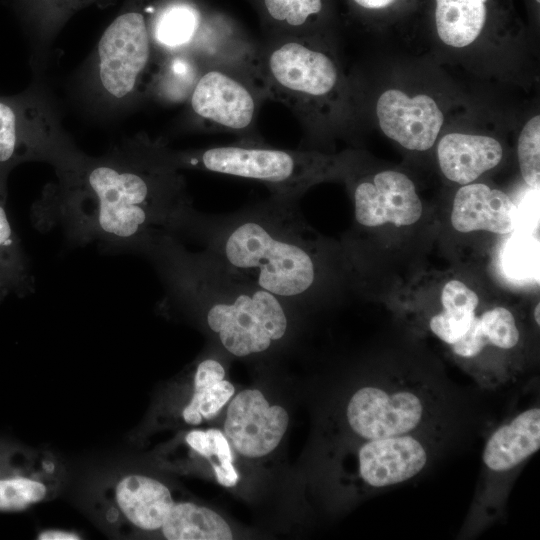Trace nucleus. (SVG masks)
<instances>
[{
    "label": "nucleus",
    "instance_id": "obj_18",
    "mask_svg": "<svg viewBox=\"0 0 540 540\" xmlns=\"http://www.w3.org/2000/svg\"><path fill=\"white\" fill-rule=\"evenodd\" d=\"M437 157L448 180L466 185L495 168L503 158V148L490 136L453 132L440 139Z\"/></svg>",
    "mask_w": 540,
    "mask_h": 540
},
{
    "label": "nucleus",
    "instance_id": "obj_25",
    "mask_svg": "<svg viewBox=\"0 0 540 540\" xmlns=\"http://www.w3.org/2000/svg\"><path fill=\"white\" fill-rule=\"evenodd\" d=\"M501 252L505 275L514 281L536 280L539 274L538 240L526 232L513 231Z\"/></svg>",
    "mask_w": 540,
    "mask_h": 540
},
{
    "label": "nucleus",
    "instance_id": "obj_6",
    "mask_svg": "<svg viewBox=\"0 0 540 540\" xmlns=\"http://www.w3.org/2000/svg\"><path fill=\"white\" fill-rule=\"evenodd\" d=\"M265 99L251 65L216 62L205 65L187 100L198 127L258 140L253 132Z\"/></svg>",
    "mask_w": 540,
    "mask_h": 540
},
{
    "label": "nucleus",
    "instance_id": "obj_1",
    "mask_svg": "<svg viewBox=\"0 0 540 540\" xmlns=\"http://www.w3.org/2000/svg\"><path fill=\"white\" fill-rule=\"evenodd\" d=\"M59 182L32 207L39 227L60 226L75 244L97 242L123 252L158 231L177 235L194 208L179 170L158 143H139L124 153L84 155L58 171Z\"/></svg>",
    "mask_w": 540,
    "mask_h": 540
},
{
    "label": "nucleus",
    "instance_id": "obj_11",
    "mask_svg": "<svg viewBox=\"0 0 540 540\" xmlns=\"http://www.w3.org/2000/svg\"><path fill=\"white\" fill-rule=\"evenodd\" d=\"M540 448V408H527L488 436L482 452L485 487L481 504L486 507L496 489L503 490V482L512 477Z\"/></svg>",
    "mask_w": 540,
    "mask_h": 540
},
{
    "label": "nucleus",
    "instance_id": "obj_15",
    "mask_svg": "<svg viewBox=\"0 0 540 540\" xmlns=\"http://www.w3.org/2000/svg\"><path fill=\"white\" fill-rule=\"evenodd\" d=\"M519 212L511 198L483 183L463 185L456 192L451 212L455 230L468 233L484 230L510 234L518 225Z\"/></svg>",
    "mask_w": 540,
    "mask_h": 540
},
{
    "label": "nucleus",
    "instance_id": "obj_12",
    "mask_svg": "<svg viewBox=\"0 0 540 540\" xmlns=\"http://www.w3.org/2000/svg\"><path fill=\"white\" fill-rule=\"evenodd\" d=\"M288 420V413L283 407L270 406L262 392L247 389L230 402L224 432L240 454L261 457L278 446Z\"/></svg>",
    "mask_w": 540,
    "mask_h": 540
},
{
    "label": "nucleus",
    "instance_id": "obj_33",
    "mask_svg": "<svg viewBox=\"0 0 540 540\" xmlns=\"http://www.w3.org/2000/svg\"><path fill=\"white\" fill-rule=\"evenodd\" d=\"M365 9H381L390 5L394 0H353Z\"/></svg>",
    "mask_w": 540,
    "mask_h": 540
},
{
    "label": "nucleus",
    "instance_id": "obj_30",
    "mask_svg": "<svg viewBox=\"0 0 540 540\" xmlns=\"http://www.w3.org/2000/svg\"><path fill=\"white\" fill-rule=\"evenodd\" d=\"M520 172L526 184L535 189L540 183V116L535 115L523 126L517 145Z\"/></svg>",
    "mask_w": 540,
    "mask_h": 540
},
{
    "label": "nucleus",
    "instance_id": "obj_13",
    "mask_svg": "<svg viewBox=\"0 0 540 540\" xmlns=\"http://www.w3.org/2000/svg\"><path fill=\"white\" fill-rule=\"evenodd\" d=\"M382 132L408 150L431 148L440 133L444 116L435 100L426 94L409 96L401 90L384 91L376 103Z\"/></svg>",
    "mask_w": 540,
    "mask_h": 540
},
{
    "label": "nucleus",
    "instance_id": "obj_32",
    "mask_svg": "<svg viewBox=\"0 0 540 540\" xmlns=\"http://www.w3.org/2000/svg\"><path fill=\"white\" fill-rule=\"evenodd\" d=\"M41 540H76L80 537L72 532L63 530H46L40 533L37 537Z\"/></svg>",
    "mask_w": 540,
    "mask_h": 540
},
{
    "label": "nucleus",
    "instance_id": "obj_21",
    "mask_svg": "<svg viewBox=\"0 0 540 540\" xmlns=\"http://www.w3.org/2000/svg\"><path fill=\"white\" fill-rule=\"evenodd\" d=\"M487 0H436L435 22L439 38L455 48L472 44L486 21Z\"/></svg>",
    "mask_w": 540,
    "mask_h": 540
},
{
    "label": "nucleus",
    "instance_id": "obj_8",
    "mask_svg": "<svg viewBox=\"0 0 540 540\" xmlns=\"http://www.w3.org/2000/svg\"><path fill=\"white\" fill-rule=\"evenodd\" d=\"M432 400L425 388L409 383L364 386L349 399L346 419L364 441L419 433L432 419Z\"/></svg>",
    "mask_w": 540,
    "mask_h": 540
},
{
    "label": "nucleus",
    "instance_id": "obj_34",
    "mask_svg": "<svg viewBox=\"0 0 540 540\" xmlns=\"http://www.w3.org/2000/svg\"><path fill=\"white\" fill-rule=\"evenodd\" d=\"M540 303H537L535 309H534V320L537 323V325L540 324Z\"/></svg>",
    "mask_w": 540,
    "mask_h": 540
},
{
    "label": "nucleus",
    "instance_id": "obj_31",
    "mask_svg": "<svg viewBox=\"0 0 540 540\" xmlns=\"http://www.w3.org/2000/svg\"><path fill=\"white\" fill-rule=\"evenodd\" d=\"M225 370L222 364L212 358L201 361L194 377V388H202L224 379Z\"/></svg>",
    "mask_w": 540,
    "mask_h": 540
},
{
    "label": "nucleus",
    "instance_id": "obj_22",
    "mask_svg": "<svg viewBox=\"0 0 540 540\" xmlns=\"http://www.w3.org/2000/svg\"><path fill=\"white\" fill-rule=\"evenodd\" d=\"M160 530L168 540H230L233 537L220 515L191 502L174 503Z\"/></svg>",
    "mask_w": 540,
    "mask_h": 540
},
{
    "label": "nucleus",
    "instance_id": "obj_28",
    "mask_svg": "<svg viewBox=\"0 0 540 540\" xmlns=\"http://www.w3.org/2000/svg\"><path fill=\"white\" fill-rule=\"evenodd\" d=\"M268 18L296 35L322 10V0H262Z\"/></svg>",
    "mask_w": 540,
    "mask_h": 540
},
{
    "label": "nucleus",
    "instance_id": "obj_9",
    "mask_svg": "<svg viewBox=\"0 0 540 540\" xmlns=\"http://www.w3.org/2000/svg\"><path fill=\"white\" fill-rule=\"evenodd\" d=\"M150 22L140 10L119 14L105 29L97 46V78L112 100L132 97L151 67Z\"/></svg>",
    "mask_w": 540,
    "mask_h": 540
},
{
    "label": "nucleus",
    "instance_id": "obj_10",
    "mask_svg": "<svg viewBox=\"0 0 540 540\" xmlns=\"http://www.w3.org/2000/svg\"><path fill=\"white\" fill-rule=\"evenodd\" d=\"M356 223L364 228L396 227L418 222L422 202L413 181L404 173L385 170L358 179L353 188Z\"/></svg>",
    "mask_w": 540,
    "mask_h": 540
},
{
    "label": "nucleus",
    "instance_id": "obj_4",
    "mask_svg": "<svg viewBox=\"0 0 540 540\" xmlns=\"http://www.w3.org/2000/svg\"><path fill=\"white\" fill-rule=\"evenodd\" d=\"M163 158L177 170L194 169L254 180L271 194L299 199L312 185L345 169L337 157L314 150L280 149L258 140L230 145L172 151L161 146Z\"/></svg>",
    "mask_w": 540,
    "mask_h": 540
},
{
    "label": "nucleus",
    "instance_id": "obj_24",
    "mask_svg": "<svg viewBox=\"0 0 540 540\" xmlns=\"http://www.w3.org/2000/svg\"><path fill=\"white\" fill-rule=\"evenodd\" d=\"M25 473L0 459V511L22 510L46 497L43 481Z\"/></svg>",
    "mask_w": 540,
    "mask_h": 540
},
{
    "label": "nucleus",
    "instance_id": "obj_3",
    "mask_svg": "<svg viewBox=\"0 0 540 540\" xmlns=\"http://www.w3.org/2000/svg\"><path fill=\"white\" fill-rule=\"evenodd\" d=\"M177 236L198 242L293 308L314 296L319 287L321 244L303 219L296 198L271 194L222 215L193 208Z\"/></svg>",
    "mask_w": 540,
    "mask_h": 540
},
{
    "label": "nucleus",
    "instance_id": "obj_16",
    "mask_svg": "<svg viewBox=\"0 0 540 540\" xmlns=\"http://www.w3.org/2000/svg\"><path fill=\"white\" fill-rule=\"evenodd\" d=\"M520 337L513 313L496 306L476 314L469 330L450 350L476 380L484 353L512 352L520 344Z\"/></svg>",
    "mask_w": 540,
    "mask_h": 540
},
{
    "label": "nucleus",
    "instance_id": "obj_19",
    "mask_svg": "<svg viewBox=\"0 0 540 540\" xmlns=\"http://www.w3.org/2000/svg\"><path fill=\"white\" fill-rule=\"evenodd\" d=\"M6 200V185H0V303L11 296H28L35 290L30 261L8 218Z\"/></svg>",
    "mask_w": 540,
    "mask_h": 540
},
{
    "label": "nucleus",
    "instance_id": "obj_26",
    "mask_svg": "<svg viewBox=\"0 0 540 540\" xmlns=\"http://www.w3.org/2000/svg\"><path fill=\"white\" fill-rule=\"evenodd\" d=\"M185 440L194 451L207 457L210 462L216 459L211 465L221 485L232 487L237 483L238 474L232 464L230 445L220 430H193L186 435Z\"/></svg>",
    "mask_w": 540,
    "mask_h": 540
},
{
    "label": "nucleus",
    "instance_id": "obj_7",
    "mask_svg": "<svg viewBox=\"0 0 540 540\" xmlns=\"http://www.w3.org/2000/svg\"><path fill=\"white\" fill-rule=\"evenodd\" d=\"M81 156L33 95L0 96V185H6L9 172L23 162L47 161L59 171Z\"/></svg>",
    "mask_w": 540,
    "mask_h": 540
},
{
    "label": "nucleus",
    "instance_id": "obj_23",
    "mask_svg": "<svg viewBox=\"0 0 540 540\" xmlns=\"http://www.w3.org/2000/svg\"><path fill=\"white\" fill-rule=\"evenodd\" d=\"M158 67L155 81L166 100H187L205 64L189 53L167 55Z\"/></svg>",
    "mask_w": 540,
    "mask_h": 540
},
{
    "label": "nucleus",
    "instance_id": "obj_35",
    "mask_svg": "<svg viewBox=\"0 0 540 540\" xmlns=\"http://www.w3.org/2000/svg\"><path fill=\"white\" fill-rule=\"evenodd\" d=\"M537 2H539L540 0H536Z\"/></svg>",
    "mask_w": 540,
    "mask_h": 540
},
{
    "label": "nucleus",
    "instance_id": "obj_17",
    "mask_svg": "<svg viewBox=\"0 0 540 540\" xmlns=\"http://www.w3.org/2000/svg\"><path fill=\"white\" fill-rule=\"evenodd\" d=\"M112 502L119 519L144 531L161 529L174 505L169 489L144 475H128L118 481Z\"/></svg>",
    "mask_w": 540,
    "mask_h": 540
},
{
    "label": "nucleus",
    "instance_id": "obj_27",
    "mask_svg": "<svg viewBox=\"0 0 540 540\" xmlns=\"http://www.w3.org/2000/svg\"><path fill=\"white\" fill-rule=\"evenodd\" d=\"M90 0H15L17 12L35 32H51Z\"/></svg>",
    "mask_w": 540,
    "mask_h": 540
},
{
    "label": "nucleus",
    "instance_id": "obj_2",
    "mask_svg": "<svg viewBox=\"0 0 540 540\" xmlns=\"http://www.w3.org/2000/svg\"><path fill=\"white\" fill-rule=\"evenodd\" d=\"M154 266L163 305L199 318L236 357L269 350L289 330L294 310L207 249L189 250L175 234L155 232L125 249Z\"/></svg>",
    "mask_w": 540,
    "mask_h": 540
},
{
    "label": "nucleus",
    "instance_id": "obj_29",
    "mask_svg": "<svg viewBox=\"0 0 540 540\" xmlns=\"http://www.w3.org/2000/svg\"><path fill=\"white\" fill-rule=\"evenodd\" d=\"M233 394V385L224 379L202 388H194L192 399L183 411L185 422L198 425L202 417L213 418Z\"/></svg>",
    "mask_w": 540,
    "mask_h": 540
},
{
    "label": "nucleus",
    "instance_id": "obj_14",
    "mask_svg": "<svg viewBox=\"0 0 540 540\" xmlns=\"http://www.w3.org/2000/svg\"><path fill=\"white\" fill-rule=\"evenodd\" d=\"M429 447L419 433L364 441L357 451V469L369 488H387L417 476L427 465Z\"/></svg>",
    "mask_w": 540,
    "mask_h": 540
},
{
    "label": "nucleus",
    "instance_id": "obj_5",
    "mask_svg": "<svg viewBox=\"0 0 540 540\" xmlns=\"http://www.w3.org/2000/svg\"><path fill=\"white\" fill-rule=\"evenodd\" d=\"M254 75L264 95L287 106L309 128L329 117L341 94L335 60L298 35H284L256 47Z\"/></svg>",
    "mask_w": 540,
    "mask_h": 540
},
{
    "label": "nucleus",
    "instance_id": "obj_20",
    "mask_svg": "<svg viewBox=\"0 0 540 540\" xmlns=\"http://www.w3.org/2000/svg\"><path fill=\"white\" fill-rule=\"evenodd\" d=\"M442 310L428 320L431 334L447 346L459 341L469 330L479 305V297L459 280L448 281L441 294Z\"/></svg>",
    "mask_w": 540,
    "mask_h": 540
}]
</instances>
